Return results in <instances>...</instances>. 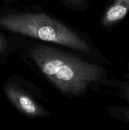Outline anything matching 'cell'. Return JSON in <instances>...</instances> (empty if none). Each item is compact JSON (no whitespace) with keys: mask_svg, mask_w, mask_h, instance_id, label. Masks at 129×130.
I'll list each match as a JSON object with an SVG mask.
<instances>
[{"mask_svg":"<svg viewBox=\"0 0 129 130\" xmlns=\"http://www.w3.org/2000/svg\"><path fill=\"white\" fill-rule=\"evenodd\" d=\"M32 59L42 73L65 95L79 96L100 79L102 70L97 66L46 45L30 51Z\"/></svg>","mask_w":129,"mask_h":130,"instance_id":"cell-1","label":"cell"},{"mask_svg":"<svg viewBox=\"0 0 129 130\" xmlns=\"http://www.w3.org/2000/svg\"><path fill=\"white\" fill-rule=\"evenodd\" d=\"M0 29L83 53L91 50L88 43L75 32L44 13H17L0 8Z\"/></svg>","mask_w":129,"mask_h":130,"instance_id":"cell-2","label":"cell"},{"mask_svg":"<svg viewBox=\"0 0 129 130\" xmlns=\"http://www.w3.org/2000/svg\"><path fill=\"white\" fill-rule=\"evenodd\" d=\"M3 91L10 102L24 114L32 118L45 116V110L13 83L6 81Z\"/></svg>","mask_w":129,"mask_h":130,"instance_id":"cell-3","label":"cell"},{"mask_svg":"<svg viewBox=\"0 0 129 130\" xmlns=\"http://www.w3.org/2000/svg\"><path fill=\"white\" fill-rule=\"evenodd\" d=\"M129 12V0H113L102 17V25L111 27L120 23Z\"/></svg>","mask_w":129,"mask_h":130,"instance_id":"cell-4","label":"cell"},{"mask_svg":"<svg viewBox=\"0 0 129 130\" xmlns=\"http://www.w3.org/2000/svg\"><path fill=\"white\" fill-rule=\"evenodd\" d=\"M11 40L5 34L0 32V63L5 62L11 51Z\"/></svg>","mask_w":129,"mask_h":130,"instance_id":"cell-5","label":"cell"},{"mask_svg":"<svg viewBox=\"0 0 129 130\" xmlns=\"http://www.w3.org/2000/svg\"><path fill=\"white\" fill-rule=\"evenodd\" d=\"M125 98H126V100L128 101L129 104V85H128L126 87L125 90ZM124 114H125V116L128 120H129V107L126 109V110H125V112H124Z\"/></svg>","mask_w":129,"mask_h":130,"instance_id":"cell-6","label":"cell"},{"mask_svg":"<svg viewBox=\"0 0 129 130\" xmlns=\"http://www.w3.org/2000/svg\"><path fill=\"white\" fill-rule=\"evenodd\" d=\"M83 0H67V2L70 3L71 4H73V5H75V4H79Z\"/></svg>","mask_w":129,"mask_h":130,"instance_id":"cell-7","label":"cell"},{"mask_svg":"<svg viewBox=\"0 0 129 130\" xmlns=\"http://www.w3.org/2000/svg\"><path fill=\"white\" fill-rule=\"evenodd\" d=\"M5 1H8L9 0H5Z\"/></svg>","mask_w":129,"mask_h":130,"instance_id":"cell-8","label":"cell"}]
</instances>
